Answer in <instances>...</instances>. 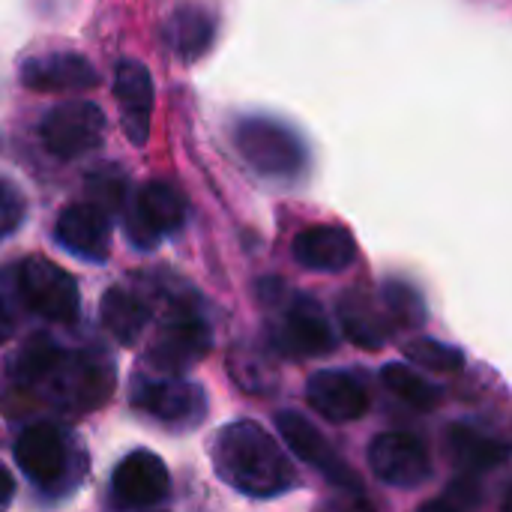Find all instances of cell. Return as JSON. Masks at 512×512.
<instances>
[{"label":"cell","mask_w":512,"mask_h":512,"mask_svg":"<svg viewBox=\"0 0 512 512\" xmlns=\"http://www.w3.org/2000/svg\"><path fill=\"white\" fill-rule=\"evenodd\" d=\"M171 48L183 57V60H195L201 57L210 42H213V33H216V24L213 18L201 9V6H180L171 18Z\"/></svg>","instance_id":"cell-20"},{"label":"cell","mask_w":512,"mask_h":512,"mask_svg":"<svg viewBox=\"0 0 512 512\" xmlns=\"http://www.w3.org/2000/svg\"><path fill=\"white\" fill-rule=\"evenodd\" d=\"M384 303H387V309L393 312V318H399L402 324H414V321L423 318V306H420L417 291H411V288L402 285V282H390V285L384 288Z\"/></svg>","instance_id":"cell-26"},{"label":"cell","mask_w":512,"mask_h":512,"mask_svg":"<svg viewBox=\"0 0 512 512\" xmlns=\"http://www.w3.org/2000/svg\"><path fill=\"white\" fill-rule=\"evenodd\" d=\"M420 512H459V510H453L450 504H441V501H432V504H426L423 510Z\"/></svg>","instance_id":"cell-29"},{"label":"cell","mask_w":512,"mask_h":512,"mask_svg":"<svg viewBox=\"0 0 512 512\" xmlns=\"http://www.w3.org/2000/svg\"><path fill=\"white\" fill-rule=\"evenodd\" d=\"M381 378H384V384H387L399 399H405V402H408L411 408H417V411H432V408L441 405V387H435L432 381H426L423 375H417L411 366L390 363V366H384Z\"/></svg>","instance_id":"cell-22"},{"label":"cell","mask_w":512,"mask_h":512,"mask_svg":"<svg viewBox=\"0 0 512 512\" xmlns=\"http://www.w3.org/2000/svg\"><path fill=\"white\" fill-rule=\"evenodd\" d=\"M282 339L300 357H318V354L333 351V345H336L330 321L324 318V309L306 294L294 297V303L288 306Z\"/></svg>","instance_id":"cell-17"},{"label":"cell","mask_w":512,"mask_h":512,"mask_svg":"<svg viewBox=\"0 0 512 512\" xmlns=\"http://www.w3.org/2000/svg\"><path fill=\"white\" fill-rule=\"evenodd\" d=\"M90 198H93L90 204L99 207L105 216L114 213V210H120L123 201H126V183H123V177L114 174V171L96 174V177L90 180Z\"/></svg>","instance_id":"cell-25"},{"label":"cell","mask_w":512,"mask_h":512,"mask_svg":"<svg viewBox=\"0 0 512 512\" xmlns=\"http://www.w3.org/2000/svg\"><path fill=\"white\" fill-rule=\"evenodd\" d=\"M321 512H372L366 504H357V501H348V498H339V501H330L324 504Z\"/></svg>","instance_id":"cell-27"},{"label":"cell","mask_w":512,"mask_h":512,"mask_svg":"<svg viewBox=\"0 0 512 512\" xmlns=\"http://www.w3.org/2000/svg\"><path fill=\"white\" fill-rule=\"evenodd\" d=\"M339 321L345 336L360 345V348H384L390 327H387V315L375 306V300L363 291H348L339 300Z\"/></svg>","instance_id":"cell-18"},{"label":"cell","mask_w":512,"mask_h":512,"mask_svg":"<svg viewBox=\"0 0 512 512\" xmlns=\"http://www.w3.org/2000/svg\"><path fill=\"white\" fill-rule=\"evenodd\" d=\"M21 84L33 93H84L99 84V75L81 54L51 51L21 63Z\"/></svg>","instance_id":"cell-8"},{"label":"cell","mask_w":512,"mask_h":512,"mask_svg":"<svg viewBox=\"0 0 512 512\" xmlns=\"http://www.w3.org/2000/svg\"><path fill=\"white\" fill-rule=\"evenodd\" d=\"M306 399L309 405L327 417L330 423H351L360 420L369 408V396L363 384L348 375V372H315L306 384Z\"/></svg>","instance_id":"cell-14"},{"label":"cell","mask_w":512,"mask_h":512,"mask_svg":"<svg viewBox=\"0 0 512 512\" xmlns=\"http://www.w3.org/2000/svg\"><path fill=\"white\" fill-rule=\"evenodd\" d=\"M240 156L264 177L294 180L306 171L309 153L303 138L276 117H243L234 132Z\"/></svg>","instance_id":"cell-2"},{"label":"cell","mask_w":512,"mask_h":512,"mask_svg":"<svg viewBox=\"0 0 512 512\" xmlns=\"http://www.w3.org/2000/svg\"><path fill=\"white\" fill-rule=\"evenodd\" d=\"M147 321H150V309L138 294L126 291L120 285L105 291V297H102V324L120 345H135L141 339Z\"/></svg>","instance_id":"cell-19"},{"label":"cell","mask_w":512,"mask_h":512,"mask_svg":"<svg viewBox=\"0 0 512 512\" xmlns=\"http://www.w3.org/2000/svg\"><path fill=\"white\" fill-rule=\"evenodd\" d=\"M15 462L36 486H54L66 471V441L54 426L36 423L15 441Z\"/></svg>","instance_id":"cell-15"},{"label":"cell","mask_w":512,"mask_h":512,"mask_svg":"<svg viewBox=\"0 0 512 512\" xmlns=\"http://www.w3.org/2000/svg\"><path fill=\"white\" fill-rule=\"evenodd\" d=\"M114 99L120 105L123 132L132 144H144L150 135V117H153V81L144 63L123 60L114 75Z\"/></svg>","instance_id":"cell-13"},{"label":"cell","mask_w":512,"mask_h":512,"mask_svg":"<svg viewBox=\"0 0 512 512\" xmlns=\"http://www.w3.org/2000/svg\"><path fill=\"white\" fill-rule=\"evenodd\" d=\"M276 429H279L282 441L291 447V453H294L297 459H303L306 465L324 471L333 483L357 489L354 471L339 459V453L330 447V441H327L303 414H297V411H279V414H276Z\"/></svg>","instance_id":"cell-9"},{"label":"cell","mask_w":512,"mask_h":512,"mask_svg":"<svg viewBox=\"0 0 512 512\" xmlns=\"http://www.w3.org/2000/svg\"><path fill=\"white\" fill-rule=\"evenodd\" d=\"M405 357L423 369L432 372H456L465 363V354L453 345L435 342V339H414L405 345Z\"/></svg>","instance_id":"cell-23"},{"label":"cell","mask_w":512,"mask_h":512,"mask_svg":"<svg viewBox=\"0 0 512 512\" xmlns=\"http://www.w3.org/2000/svg\"><path fill=\"white\" fill-rule=\"evenodd\" d=\"M132 402L153 420L171 429H195L204 417V390L186 381H153L138 378L132 384Z\"/></svg>","instance_id":"cell-6"},{"label":"cell","mask_w":512,"mask_h":512,"mask_svg":"<svg viewBox=\"0 0 512 512\" xmlns=\"http://www.w3.org/2000/svg\"><path fill=\"white\" fill-rule=\"evenodd\" d=\"M294 258L306 270L342 273L357 258L354 237L339 225H315L294 237Z\"/></svg>","instance_id":"cell-16"},{"label":"cell","mask_w":512,"mask_h":512,"mask_svg":"<svg viewBox=\"0 0 512 512\" xmlns=\"http://www.w3.org/2000/svg\"><path fill=\"white\" fill-rule=\"evenodd\" d=\"M15 273H18V294L27 303V309H33L48 321H72L78 315V303H81L78 285L63 267L45 258H27Z\"/></svg>","instance_id":"cell-4"},{"label":"cell","mask_w":512,"mask_h":512,"mask_svg":"<svg viewBox=\"0 0 512 512\" xmlns=\"http://www.w3.org/2000/svg\"><path fill=\"white\" fill-rule=\"evenodd\" d=\"M369 468L381 483L396 489H417L432 474V462L423 441L405 432L378 435L369 447Z\"/></svg>","instance_id":"cell-7"},{"label":"cell","mask_w":512,"mask_h":512,"mask_svg":"<svg viewBox=\"0 0 512 512\" xmlns=\"http://www.w3.org/2000/svg\"><path fill=\"white\" fill-rule=\"evenodd\" d=\"M186 219V201L171 183H147L129 213H126V237L138 249H153L162 237L174 234Z\"/></svg>","instance_id":"cell-5"},{"label":"cell","mask_w":512,"mask_h":512,"mask_svg":"<svg viewBox=\"0 0 512 512\" xmlns=\"http://www.w3.org/2000/svg\"><path fill=\"white\" fill-rule=\"evenodd\" d=\"M12 495H15V483H12L9 471L0 465V507H3V504H9V501H12Z\"/></svg>","instance_id":"cell-28"},{"label":"cell","mask_w":512,"mask_h":512,"mask_svg":"<svg viewBox=\"0 0 512 512\" xmlns=\"http://www.w3.org/2000/svg\"><path fill=\"white\" fill-rule=\"evenodd\" d=\"M210 456L216 477L249 498H279L297 480L273 435L249 420L219 429Z\"/></svg>","instance_id":"cell-1"},{"label":"cell","mask_w":512,"mask_h":512,"mask_svg":"<svg viewBox=\"0 0 512 512\" xmlns=\"http://www.w3.org/2000/svg\"><path fill=\"white\" fill-rule=\"evenodd\" d=\"M450 450L453 456L468 465V468H480V471H489V468H498L507 462V447L468 429V426H456L450 432Z\"/></svg>","instance_id":"cell-21"},{"label":"cell","mask_w":512,"mask_h":512,"mask_svg":"<svg viewBox=\"0 0 512 512\" xmlns=\"http://www.w3.org/2000/svg\"><path fill=\"white\" fill-rule=\"evenodd\" d=\"M207 351H210L207 324L198 315L177 309V315H171L165 321V327L159 330V336L150 348V360L162 372H177V369H186L195 360H201Z\"/></svg>","instance_id":"cell-11"},{"label":"cell","mask_w":512,"mask_h":512,"mask_svg":"<svg viewBox=\"0 0 512 512\" xmlns=\"http://www.w3.org/2000/svg\"><path fill=\"white\" fill-rule=\"evenodd\" d=\"M24 216H27V201L21 189L9 180H0V243L24 225Z\"/></svg>","instance_id":"cell-24"},{"label":"cell","mask_w":512,"mask_h":512,"mask_svg":"<svg viewBox=\"0 0 512 512\" xmlns=\"http://www.w3.org/2000/svg\"><path fill=\"white\" fill-rule=\"evenodd\" d=\"M114 495L126 507H153L168 495V468L147 450L129 453L111 477Z\"/></svg>","instance_id":"cell-12"},{"label":"cell","mask_w":512,"mask_h":512,"mask_svg":"<svg viewBox=\"0 0 512 512\" xmlns=\"http://www.w3.org/2000/svg\"><path fill=\"white\" fill-rule=\"evenodd\" d=\"M54 240L75 258L102 264L111 249V222L93 204H69L54 225Z\"/></svg>","instance_id":"cell-10"},{"label":"cell","mask_w":512,"mask_h":512,"mask_svg":"<svg viewBox=\"0 0 512 512\" xmlns=\"http://www.w3.org/2000/svg\"><path fill=\"white\" fill-rule=\"evenodd\" d=\"M105 132L102 108L87 99H72L51 108L39 126L42 144L57 159H78L99 147Z\"/></svg>","instance_id":"cell-3"}]
</instances>
